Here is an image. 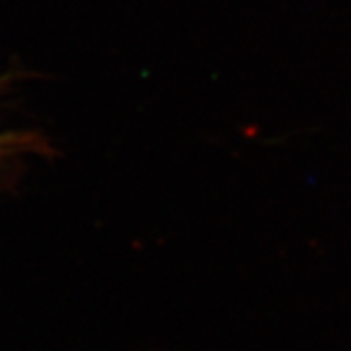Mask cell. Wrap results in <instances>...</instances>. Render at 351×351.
Here are the masks:
<instances>
[{
	"mask_svg": "<svg viewBox=\"0 0 351 351\" xmlns=\"http://www.w3.org/2000/svg\"><path fill=\"white\" fill-rule=\"evenodd\" d=\"M34 149V137L16 135V133H0V162L10 160L20 152Z\"/></svg>",
	"mask_w": 351,
	"mask_h": 351,
	"instance_id": "6da1fadb",
	"label": "cell"
}]
</instances>
